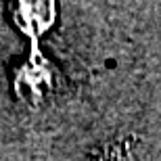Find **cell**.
<instances>
[{
	"label": "cell",
	"instance_id": "6da1fadb",
	"mask_svg": "<svg viewBox=\"0 0 161 161\" xmlns=\"http://www.w3.org/2000/svg\"><path fill=\"white\" fill-rule=\"evenodd\" d=\"M90 161H161L153 144L138 136H121L105 142L90 155Z\"/></svg>",
	"mask_w": 161,
	"mask_h": 161
}]
</instances>
